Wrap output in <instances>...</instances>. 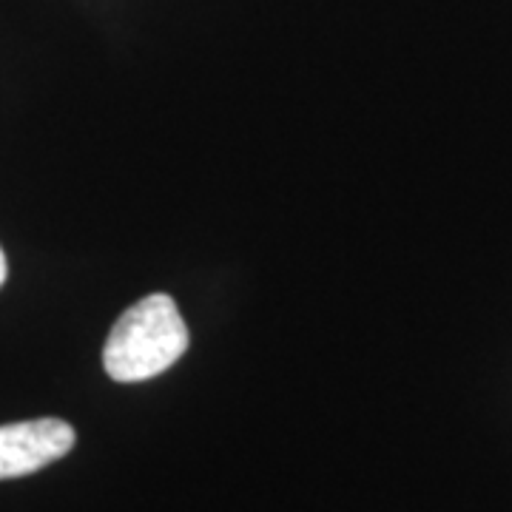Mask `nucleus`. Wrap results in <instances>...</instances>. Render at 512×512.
<instances>
[{"label":"nucleus","mask_w":512,"mask_h":512,"mask_svg":"<svg viewBox=\"0 0 512 512\" xmlns=\"http://www.w3.org/2000/svg\"><path fill=\"white\" fill-rule=\"evenodd\" d=\"M6 276H9V265H6V254H3V248H0V288H3V282H6Z\"/></svg>","instance_id":"nucleus-3"},{"label":"nucleus","mask_w":512,"mask_h":512,"mask_svg":"<svg viewBox=\"0 0 512 512\" xmlns=\"http://www.w3.org/2000/svg\"><path fill=\"white\" fill-rule=\"evenodd\" d=\"M185 350L188 328L177 302L165 293H151L114 322L103 348V367L114 382H146L180 362Z\"/></svg>","instance_id":"nucleus-1"},{"label":"nucleus","mask_w":512,"mask_h":512,"mask_svg":"<svg viewBox=\"0 0 512 512\" xmlns=\"http://www.w3.org/2000/svg\"><path fill=\"white\" fill-rule=\"evenodd\" d=\"M74 427L63 419H32L0 427V481L32 476L74 450Z\"/></svg>","instance_id":"nucleus-2"}]
</instances>
